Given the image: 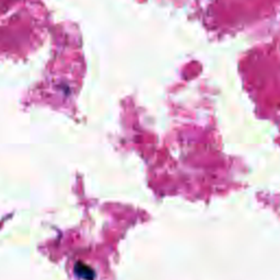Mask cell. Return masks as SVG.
I'll use <instances>...</instances> for the list:
<instances>
[{"mask_svg":"<svg viewBox=\"0 0 280 280\" xmlns=\"http://www.w3.org/2000/svg\"><path fill=\"white\" fill-rule=\"evenodd\" d=\"M75 272L77 273V275L81 278L84 279H88V280H91L94 278V270L91 269L90 267H88L85 264H81L78 263L75 267Z\"/></svg>","mask_w":280,"mask_h":280,"instance_id":"cell-1","label":"cell"}]
</instances>
